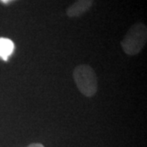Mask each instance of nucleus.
I'll list each match as a JSON object with an SVG mask.
<instances>
[{"label":"nucleus","instance_id":"423d86ee","mask_svg":"<svg viewBox=\"0 0 147 147\" xmlns=\"http://www.w3.org/2000/svg\"><path fill=\"white\" fill-rule=\"evenodd\" d=\"M2 1H3V2H7V1H9V0H2Z\"/></svg>","mask_w":147,"mask_h":147},{"label":"nucleus","instance_id":"f03ea898","mask_svg":"<svg viewBox=\"0 0 147 147\" xmlns=\"http://www.w3.org/2000/svg\"><path fill=\"white\" fill-rule=\"evenodd\" d=\"M74 81L79 92L87 97H92L97 92L98 82L94 69L88 65H79L73 71Z\"/></svg>","mask_w":147,"mask_h":147},{"label":"nucleus","instance_id":"f257e3e1","mask_svg":"<svg viewBox=\"0 0 147 147\" xmlns=\"http://www.w3.org/2000/svg\"><path fill=\"white\" fill-rule=\"evenodd\" d=\"M147 41V27L138 22L130 27L121 41V47L128 56H135L142 52Z\"/></svg>","mask_w":147,"mask_h":147},{"label":"nucleus","instance_id":"7ed1b4c3","mask_svg":"<svg viewBox=\"0 0 147 147\" xmlns=\"http://www.w3.org/2000/svg\"><path fill=\"white\" fill-rule=\"evenodd\" d=\"M94 0H76L66 10L69 17H79L85 14L93 4Z\"/></svg>","mask_w":147,"mask_h":147},{"label":"nucleus","instance_id":"39448f33","mask_svg":"<svg viewBox=\"0 0 147 147\" xmlns=\"http://www.w3.org/2000/svg\"><path fill=\"white\" fill-rule=\"evenodd\" d=\"M26 147H44L43 145H42L41 143H31L29 146H27Z\"/></svg>","mask_w":147,"mask_h":147},{"label":"nucleus","instance_id":"20e7f679","mask_svg":"<svg viewBox=\"0 0 147 147\" xmlns=\"http://www.w3.org/2000/svg\"><path fill=\"white\" fill-rule=\"evenodd\" d=\"M14 50L13 42L5 38H0V57L7 61L8 56Z\"/></svg>","mask_w":147,"mask_h":147}]
</instances>
